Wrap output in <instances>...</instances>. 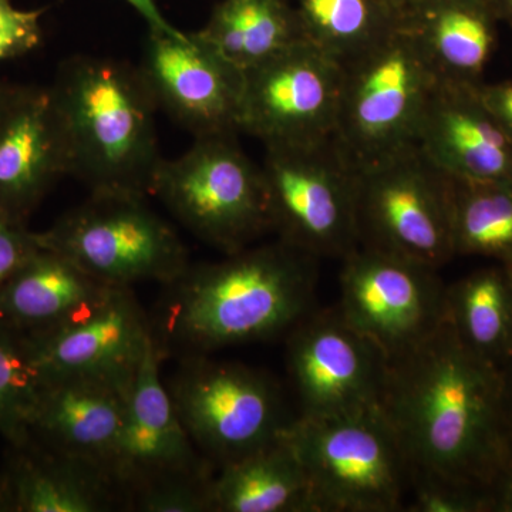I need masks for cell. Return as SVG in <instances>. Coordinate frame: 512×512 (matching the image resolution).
I'll list each match as a JSON object with an SVG mask.
<instances>
[{
  "mask_svg": "<svg viewBox=\"0 0 512 512\" xmlns=\"http://www.w3.org/2000/svg\"><path fill=\"white\" fill-rule=\"evenodd\" d=\"M380 406L402 443L412 483L439 481L488 497L512 434L501 373L471 353L447 320L387 365Z\"/></svg>",
  "mask_w": 512,
  "mask_h": 512,
  "instance_id": "1",
  "label": "cell"
},
{
  "mask_svg": "<svg viewBox=\"0 0 512 512\" xmlns=\"http://www.w3.org/2000/svg\"><path fill=\"white\" fill-rule=\"evenodd\" d=\"M318 261L278 239L190 264L163 285L150 313L158 353L163 360L211 355L288 335L313 311Z\"/></svg>",
  "mask_w": 512,
  "mask_h": 512,
  "instance_id": "2",
  "label": "cell"
},
{
  "mask_svg": "<svg viewBox=\"0 0 512 512\" xmlns=\"http://www.w3.org/2000/svg\"><path fill=\"white\" fill-rule=\"evenodd\" d=\"M69 154V175L90 192L153 195L164 158L153 94L138 66L69 57L49 87Z\"/></svg>",
  "mask_w": 512,
  "mask_h": 512,
  "instance_id": "3",
  "label": "cell"
},
{
  "mask_svg": "<svg viewBox=\"0 0 512 512\" xmlns=\"http://www.w3.org/2000/svg\"><path fill=\"white\" fill-rule=\"evenodd\" d=\"M285 439L301 461L313 512H397L412 471L382 406L326 419L295 417Z\"/></svg>",
  "mask_w": 512,
  "mask_h": 512,
  "instance_id": "4",
  "label": "cell"
},
{
  "mask_svg": "<svg viewBox=\"0 0 512 512\" xmlns=\"http://www.w3.org/2000/svg\"><path fill=\"white\" fill-rule=\"evenodd\" d=\"M153 195L191 234L225 255L272 231L262 167L235 134L195 138L183 156L164 158Z\"/></svg>",
  "mask_w": 512,
  "mask_h": 512,
  "instance_id": "5",
  "label": "cell"
},
{
  "mask_svg": "<svg viewBox=\"0 0 512 512\" xmlns=\"http://www.w3.org/2000/svg\"><path fill=\"white\" fill-rule=\"evenodd\" d=\"M37 239L109 286L170 284L191 264L180 235L141 195L90 192Z\"/></svg>",
  "mask_w": 512,
  "mask_h": 512,
  "instance_id": "6",
  "label": "cell"
},
{
  "mask_svg": "<svg viewBox=\"0 0 512 512\" xmlns=\"http://www.w3.org/2000/svg\"><path fill=\"white\" fill-rule=\"evenodd\" d=\"M178 359L165 386L192 443L215 467L274 443L295 419L262 370L210 355Z\"/></svg>",
  "mask_w": 512,
  "mask_h": 512,
  "instance_id": "7",
  "label": "cell"
},
{
  "mask_svg": "<svg viewBox=\"0 0 512 512\" xmlns=\"http://www.w3.org/2000/svg\"><path fill=\"white\" fill-rule=\"evenodd\" d=\"M335 141L362 165L412 146L439 74L404 25L343 66Z\"/></svg>",
  "mask_w": 512,
  "mask_h": 512,
  "instance_id": "8",
  "label": "cell"
},
{
  "mask_svg": "<svg viewBox=\"0 0 512 512\" xmlns=\"http://www.w3.org/2000/svg\"><path fill=\"white\" fill-rule=\"evenodd\" d=\"M359 247L437 269L456 256L450 177L407 146L357 165Z\"/></svg>",
  "mask_w": 512,
  "mask_h": 512,
  "instance_id": "9",
  "label": "cell"
},
{
  "mask_svg": "<svg viewBox=\"0 0 512 512\" xmlns=\"http://www.w3.org/2000/svg\"><path fill=\"white\" fill-rule=\"evenodd\" d=\"M261 167L278 239L318 259H343L359 248L356 168L335 137L265 148Z\"/></svg>",
  "mask_w": 512,
  "mask_h": 512,
  "instance_id": "10",
  "label": "cell"
},
{
  "mask_svg": "<svg viewBox=\"0 0 512 512\" xmlns=\"http://www.w3.org/2000/svg\"><path fill=\"white\" fill-rule=\"evenodd\" d=\"M342 261L338 311L387 363L412 352L443 325L447 285L437 269L366 247Z\"/></svg>",
  "mask_w": 512,
  "mask_h": 512,
  "instance_id": "11",
  "label": "cell"
},
{
  "mask_svg": "<svg viewBox=\"0 0 512 512\" xmlns=\"http://www.w3.org/2000/svg\"><path fill=\"white\" fill-rule=\"evenodd\" d=\"M244 73L239 131L265 148L335 137L345 70L318 47L302 40Z\"/></svg>",
  "mask_w": 512,
  "mask_h": 512,
  "instance_id": "12",
  "label": "cell"
},
{
  "mask_svg": "<svg viewBox=\"0 0 512 512\" xmlns=\"http://www.w3.org/2000/svg\"><path fill=\"white\" fill-rule=\"evenodd\" d=\"M286 336V363L301 404L299 416L326 419L380 404L389 363L338 308L312 311Z\"/></svg>",
  "mask_w": 512,
  "mask_h": 512,
  "instance_id": "13",
  "label": "cell"
},
{
  "mask_svg": "<svg viewBox=\"0 0 512 512\" xmlns=\"http://www.w3.org/2000/svg\"><path fill=\"white\" fill-rule=\"evenodd\" d=\"M158 109L194 138L237 134L244 70L198 32H148L138 64Z\"/></svg>",
  "mask_w": 512,
  "mask_h": 512,
  "instance_id": "14",
  "label": "cell"
},
{
  "mask_svg": "<svg viewBox=\"0 0 512 512\" xmlns=\"http://www.w3.org/2000/svg\"><path fill=\"white\" fill-rule=\"evenodd\" d=\"M153 336L131 384L130 397L109 476L124 501L151 485L180 477L212 476L215 466L192 443L161 379Z\"/></svg>",
  "mask_w": 512,
  "mask_h": 512,
  "instance_id": "15",
  "label": "cell"
},
{
  "mask_svg": "<svg viewBox=\"0 0 512 512\" xmlns=\"http://www.w3.org/2000/svg\"><path fill=\"white\" fill-rule=\"evenodd\" d=\"M150 313L131 286H109L62 325L30 339L43 375H136L151 340Z\"/></svg>",
  "mask_w": 512,
  "mask_h": 512,
  "instance_id": "16",
  "label": "cell"
},
{
  "mask_svg": "<svg viewBox=\"0 0 512 512\" xmlns=\"http://www.w3.org/2000/svg\"><path fill=\"white\" fill-rule=\"evenodd\" d=\"M133 380L134 375H43L25 431L36 430L47 450L87 461L109 476Z\"/></svg>",
  "mask_w": 512,
  "mask_h": 512,
  "instance_id": "17",
  "label": "cell"
},
{
  "mask_svg": "<svg viewBox=\"0 0 512 512\" xmlns=\"http://www.w3.org/2000/svg\"><path fill=\"white\" fill-rule=\"evenodd\" d=\"M414 146L447 177L512 181V143L476 84L439 79L421 113Z\"/></svg>",
  "mask_w": 512,
  "mask_h": 512,
  "instance_id": "18",
  "label": "cell"
},
{
  "mask_svg": "<svg viewBox=\"0 0 512 512\" xmlns=\"http://www.w3.org/2000/svg\"><path fill=\"white\" fill-rule=\"evenodd\" d=\"M63 175L69 154L49 87L20 86L0 119V210L25 221Z\"/></svg>",
  "mask_w": 512,
  "mask_h": 512,
  "instance_id": "19",
  "label": "cell"
},
{
  "mask_svg": "<svg viewBox=\"0 0 512 512\" xmlns=\"http://www.w3.org/2000/svg\"><path fill=\"white\" fill-rule=\"evenodd\" d=\"M403 22L440 79L483 82L500 25L488 0H421Z\"/></svg>",
  "mask_w": 512,
  "mask_h": 512,
  "instance_id": "20",
  "label": "cell"
},
{
  "mask_svg": "<svg viewBox=\"0 0 512 512\" xmlns=\"http://www.w3.org/2000/svg\"><path fill=\"white\" fill-rule=\"evenodd\" d=\"M107 288L66 256L42 247L0 292V320L36 338L72 318Z\"/></svg>",
  "mask_w": 512,
  "mask_h": 512,
  "instance_id": "21",
  "label": "cell"
},
{
  "mask_svg": "<svg viewBox=\"0 0 512 512\" xmlns=\"http://www.w3.org/2000/svg\"><path fill=\"white\" fill-rule=\"evenodd\" d=\"M284 434L218 468L212 512H313L308 478Z\"/></svg>",
  "mask_w": 512,
  "mask_h": 512,
  "instance_id": "22",
  "label": "cell"
},
{
  "mask_svg": "<svg viewBox=\"0 0 512 512\" xmlns=\"http://www.w3.org/2000/svg\"><path fill=\"white\" fill-rule=\"evenodd\" d=\"M10 505L25 512H107L124 501L106 471L87 461L47 450L25 458L10 481Z\"/></svg>",
  "mask_w": 512,
  "mask_h": 512,
  "instance_id": "23",
  "label": "cell"
},
{
  "mask_svg": "<svg viewBox=\"0 0 512 512\" xmlns=\"http://www.w3.org/2000/svg\"><path fill=\"white\" fill-rule=\"evenodd\" d=\"M446 320L471 353L501 369L512 356V271L494 264L447 285Z\"/></svg>",
  "mask_w": 512,
  "mask_h": 512,
  "instance_id": "24",
  "label": "cell"
},
{
  "mask_svg": "<svg viewBox=\"0 0 512 512\" xmlns=\"http://www.w3.org/2000/svg\"><path fill=\"white\" fill-rule=\"evenodd\" d=\"M198 33L244 72L305 40L288 0H221Z\"/></svg>",
  "mask_w": 512,
  "mask_h": 512,
  "instance_id": "25",
  "label": "cell"
},
{
  "mask_svg": "<svg viewBox=\"0 0 512 512\" xmlns=\"http://www.w3.org/2000/svg\"><path fill=\"white\" fill-rule=\"evenodd\" d=\"M305 40L345 66L403 23L380 0H296Z\"/></svg>",
  "mask_w": 512,
  "mask_h": 512,
  "instance_id": "26",
  "label": "cell"
},
{
  "mask_svg": "<svg viewBox=\"0 0 512 512\" xmlns=\"http://www.w3.org/2000/svg\"><path fill=\"white\" fill-rule=\"evenodd\" d=\"M456 256H481L512 269V181L450 178Z\"/></svg>",
  "mask_w": 512,
  "mask_h": 512,
  "instance_id": "27",
  "label": "cell"
},
{
  "mask_svg": "<svg viewBox=\"0 0 512 512\" xmlns=\"http://www.w3.org/2000/svg\"><path fill=\"white\" fill-rule=\"evenodd\" d=\"M42 380L28 336L0 320V431L22 436Z\"/></svg>",
  "mask_w": 512,
  "mask_h": 512,
  "instance_id": "28",
  "label": "cell"
},
{
  "mask_svg": "<svg viewBox=\"0 0 512 512\" xmlns=\"http://www.w3.org/2000/svg\"><path fill=\"white\" fill-rule=\"evenodd\" d=\"M212 476L173 478L134 495L128 510L140 512H212Z\"/></svg>",
  "mask_w": 512,
  "mask_h": 512,
  "instance_id": "29",
  "label": "cell"
},
{
  "mask_svg": "<svg viewBox=\"0 0 512 512\" xmlns=\"http://www.w3.org/2000/svg\"><path fill=\"white\" fill-rule=\"evenodd\" d=\"M410 497L413 512H491L487 495L439 481H414Z\"/></svg>",
  "mask_w": 512,
  "mask_h": 512,
  "instance_id": "30",
  "label": "cell"
},
{
  "mask_svg": "<svg viewBox=\"0 0 512 512\" xmlns=\"http://www.w3.org/2000/svg\"><path fill=\"white\" fill-rule=\"evenodd\" d=\"M43 10H22L0 0V62L28 55L42 42Z\"/></svg>",
  "mask_w": 512,
  "mask_h": 512,
  "instance_id": "31",
  "label": "cell"
},
{
  "mask_svg": "<svg viewBox=\"0 0 512 512\" xmlns=\"http://www.w3.org/2000/svg\"><path fill=\"white\" fill-rule=\"evenodd\" d=\"M40 248L37 234L26 229L25 221L0 210V292Z\"/></svg>",
  "mask_w": 512,
  "mask_h": 512,
  "instance_id": "32",
  "label": "cell"
},
{
  "mask_svg": "<svg viewBox=\"0 0 512 512\" xmlns=\"http://www.w3.org/2000/svg\"><path fill=\"white\" fill-rule=\"evenodd\" d=\"M478 96L512 143V80L476 84Z\"/></svg>",
  "mask_w": 512,
  "mask_h": 512,
  "instance_id": "33",
  "label": "cell"
},
{
  "mask_svg": "<svg viewBox=\"0 0 512 512\" xmlns=\"http://www.w3.org/2000/svg\"><path fill=\"white\" fill-rule=\"evenodd\" d=\"M488 497L491 512H512V434L507 456L488 490Z\"/></svg>",
  "mask_w": 512,
  "mask_h": 512,
  "instance_id": "34",
  "label": "cell"
},
{
  "mask_svg": "<svg viewBox=\"0 0 512 512\" xmlns=\"http://www.w3.org/2000/svg\"><path fill=\"white\" fill-rule=\"evenodd\" d=\"M126 2L143 16L150 32L168 33V35H178V33H181L180 29L175 28L164 18L163 13H161L160 8L157 6L156 0H126Z\"/></svg>",
  "mask_w": 512,
  "mask_h": 512,
  "instance_id": "35",
  "label": "cell"
},
{
  "mask_svg": "<svg viewBox=\"0 0 512 512\" xmlns=\"http://www.w3.org/2000/svg\"><path fill=\"white\" fill-rule=\"evenodd\" d=\"M501 383H503V400L505 416L510 423L512 431V356L500 369Z\"/></svg>",
  "mask_w": 512,
  "mask_h": 512,
  "instance_id": "36",
  "label": "cell"
},
{
  "mask_svg": "<svg viewBox=\"0 0 512 512\" xmlns=\"http://www.w3.org/2000/svg\"><path fill=\"white\" fill-rule=\"evenodd\" d=\"M498 22L512 28V0H488Z\"/></svg>",
  "mask_w": 512,
  "mask_h": 512,
  "instance_id": "37",
  "label": "cell"
},
{
  "mask_svg": "<svg viewBox=\"0 0 512 512\" xmlns=\"http://www.w3.org/2000/svg\"><path fill=\"white\" fill-rule=\"evenodd\" d=\"M20 86H13V84L0 82V119L3 114L9 109L12 101L15 100L16 94H18Z\"/></svg>",
  "mask_w": 512,
  "mask_h": 512,
  "instance_id": "38",
  "label": "cell"
},
{
  "mask_svg": "<svg viewBox=\"0 0 512 512\" xmlns=\"http://www.w3.org/2000/svg\"><path fill=\"white\" fill-rule=\"evenodd\" d=\"M380 2H383L387 8L392 9L394 13H397L404 20L421 0H380Z\"/></svg>",
  "mask_w": 512,
  "mask_h": 512,
  "instance_id": "39",
  "label": "cell"
},
{
  "mask_svg": "<svg viewBox=\"0 0 512 512\" xmlns=\"http://www.w3.org/2000/svg\"><path fill=\"white\" fill-rule=\"evenodd\" d=\"M510 269H511V268H510ZM511 271H512V269H511Z\"/></svg>",
  "mask_w": 512,
  "mask_h": 512,
  "instance_id": "40",
  "label": "cell"
}]
</instances>
